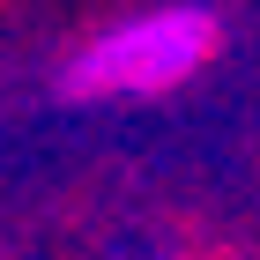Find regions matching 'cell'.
<instances>
[{
	"label": "cell",
	"instance_id": "cell-1",
	"mask_svg": "<svg viewBox=\"0 0 260 260\" xmlns=\"http://www.w3.org/2000/svg\"><path fill=\"white\" fill-rule=\"evenodd\" d=\"M216 15L208 8H164V15H134L119 22L112 38H97L67 67V97H156V89H179L186 75L216 60Z\"/></svg>",
	"mask_w": 260,
	"mask_h": 260
}]
</instances>
